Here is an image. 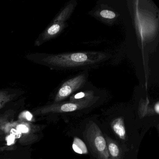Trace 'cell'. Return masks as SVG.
<instances>
[{"mask_svg": "<svg viewBox=\"0 0 159 159\" xmlns=\"http://www.w3.org/2000/svg\"><path fill=\"white\" fill-rule=\"evenodd\" d=\"M107 56L102 53L77 52L48 55L43 59L45 64L61 69L92 67L103 62Z\"/></svg>", "mask_w": 159, "mask_h": 159, "instance_id": "cell-1", "label": "cell"}, {"mask_svg": "<svg viewBox=\"0 0 159 159\" xmlns=\"http://www.w3.org/2000/svg\"><path fill=\"white\" fill-rule=\"evenodd\" d=\"M13 125L16 130L19 132L20 136H22L20 138L23 142L26 137L27 139H29L30 140V137L33 138V136H35L34 134L36 132V128L33 125L28 122L20 121L14 123Z\"/></svg>", "mask_w": 159, "mask_h": 159, "instance_id": "cell-6", "label": "cell"}, {"mask_svg": "<svg viewBox=\"0 0 159 159\" xmlns=\"http://www.w3.org/2000/svg\"><path fill=\"white\" fill-rule=\"evenodd\" d=\"M14 114V111L10 110L3 114L0 115V134L2 129H4L9 124V121L13 117Z\"/></svg>", "mask_w": 159, "mask_h": 159, "instance_id": "cell-12", "label": "cell"}, {"mask_svg": "<svg viewBox=\"0 0 159 159\" xmlns=\"http://www.w3.org/2000/svg\"><path fill=\"white\" fill-rule=\"evenodd\" d=\"M84 136L98 159H111L105 137L96 124L90 122L85 128Z\"/></svg>", "mask_w": 159, "mask_h": 159, "instance_id": "cell-2", "label": "cell"}, {"mask_svg": "<svg viewBox=\"0 0 159 159\" xmlns=\"http://www.w3.org/2000/svg\"><path fill=\"white\" fill-rule=\"evenodd\" d=\"M154 111H155V113L157 114H159V103L157 102V104L154 106Z\"/></svg>", "mask_w": 159, "mask_h": 159, "instance_id": "cell-15", "label": "cell"}, {"mask_svg": "<svg viewBox=\"0 0 159 159\" xmlns=\"http://www.w3.org/2000/svg\"><path fill=\"white\" fill-rule=\"evenodd\" d=\"M94 96L93 91H86L77 93L75 94L72 95L70 98V101L76 102L81 100H87V99H93L96 98Z\"/></svg>", "mask_w": 159, "mask_h": 159, "instance_id": "cell-10", "label": "cell"}, {"mask_svg": "<svg viewBox=\"0 0 159 159\" xmlns=\"http://www.w3.org/2000/svg\"><path fill=\"white\" fill-rule=\"evenodd\" d=\"M100 15L103 18L109 19H113L116 16V14L112 11L107 10L101 11L100 13Z\"/></svg>", "mask_w": 159, "mask_h": 159, "instance_id": "cell-13", "label": "cell"}, {"mask_svg": "<svg viewBox=\"0 0 159 159\" xmlns=\"http://www.w3.org/2000/svg\"><path fill=\"white\" fill-rule=\"evenodd\" d=\"M87 75L82 73L65 82L58 89L54 99V103H60L75 92L80 90L85 84Z\"/></svg>", "mask_w": 159, "mask_h": 159, "instance_id": "cell-5", "label": "cell"}, {"mask_svg": "<svg viewBox=\"0 0 159 159\" xmlns=\"http://www.w3.org/2000/svg\"><path fill=\"white\" fill-rule=\"evenodd\" d=\"M111 128L113 132L121 139L125 140L126 137V131L123 118H116L111 123Z\"/></svg>", "mask_w": 159, "mask_h": 159, "instance_id": "cell-8", "label": "cell"}, {"mask_svg": "<svg viewBox=\"0 0 159 159\" xmlns=\"http://www.w3.org/2000/svg\"><path fill=\"white\" fill-rule=\"evenodd\" d=\"M72 9L70 5L63 9L51 25L40 35L35 42V45L40 46L59 34L64 29L65 22L71 13Z\"/></svg>", "mask_w": 159, "mask_h": 159, "instance_id": "cell-4", "label": "cell"}, {"mask_svg": "<svg viewBox=\"0 0 159 159\" xmlns=\"http://www.w3.org/2000/svg\"><path fill=\"white\" fill-rule=\"evenodd\" d=\"M72 148L75 152L80 154H86L88 152L86 145L81 139L75 137L74 138Z\"/></svg>", "mask_w": 159, "mask_h": 159, "instance_id": "cell-11", "label": "cell"}, {"mask_svg": "<svg viewBox=\"0 0 159 159\" xmlns=\"http://www.w3.org/2000/svg\"><path fill=\"white\" fill-rule=\"evenodd\" d=\"M97 98L93 99L81 100L76 102H62L54 103L39 108L35 111L34 113L37 115L48 114L50 113H61L72 112L86 108L93 105L96 101Z\"/></svg>", "mask_w": 159, "mask_h": 159, "instance_id": "cell-3", "label": "cell"}, {"mask_svg": "<svg viewBox=\"0 0 159 159\" xmlns=\"http://www.w3.org/2000/svg\"><path fill=\"white\" fill-rule=\"evenodd\" d=\"M16 147L14 146H4L0 147V152H3L11 151L16 149Z\"/></svg>", "mask_w": 159, "mask_h": 159, "instance_id": "cell-14", "label": "cell"}, {"mask_svg": "<svg viewBox=\"0 0 159 159\" xmlns=\"http://www.w3.org/2000/svg\"><path fill=\"white\" fill-rule=\"evenodd\" d=\"M17 94L8 90L0 91V109L16 98Z\"/></svg>", "mask_w": 159, "mask_h": 159, "instance_id": "cell-9", "label": "cell"}, {"mask_svg": "<svg viewBox=\"0 0 159 159\" xmlns=\"http://www.w3.org/2000/svg\"><path fill=\"white\" fill-rule=\"evenodd\" d=\"M105 138L111 159H122V152L119 144L108 136L106 135Z\"/></svg>", "mask_w": 159, "mask_h": 159, "instance_id": "cell-7", "label": "cell"}]
</instances>
